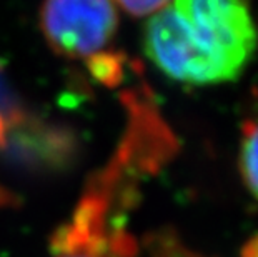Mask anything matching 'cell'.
<instances>
[{
  "instance_id": "cell-1",
  "label": "cell",
  "mask_w": 258,
  "mask_h": 257,
  "mask_svg": "<svg viewBox=\"0 0 258 257\" xmlns=\"http://www.w3.org/2000/svg\"><path fill=\"white\" fill-rule=\"evenodd\" d=\"M256 40L245 0H172L144 29L147 57L167 77L190 85L235 80Z\"/></svg>"
},
{
  "instance_id": "cell-2",
  "label": "cell",
  "mask_w": 258,
  "mask_h": 257,
  "mask_svg": "<svg viewBox=\"0 0 258 257\" xmlns=\"http://www.w3.org/2000/svg\"><path fill=\"white\" fill-rule=\"evenodd\" d=\"M40 27L53 52L84 60L93 79L105 85L123 79L127 59L112 48L118 29L112 0H43Z\"/></svg>"
},
{
  "instance_id": "cell-3",
  "label": "cell",
  "mask_w": 258,
  "mask_h": 257,
  "mask_svg": "<svg viewBox=\"0 0 258 257\" xmlns=\"http://www.w3.org/2000/svg\"><path fill=\"white\" fill-rule=\"evenodd\" d=\"M139 244L90 202L79 200L69 221L50 237L52 257H135Z\"/></svg>"
},
{
  "instance_id": "cell-4",
  "label": "cell",
  "mask_w": 258,
  "mask_h": 257,
  "mask_svg": "<svg viewBox=\"0 0 258 257\" xmlns=\"http://www.w3.org/2000/svg\"><path fill=\"white\" fill-rule=\"evenodd\" d=\"M75 140L62 127L38 119L15 117L7 120L0 152L27 167H62L74 157Z\"/></svg>"
},
{
  "instance_id": "cell-5",
  "label": "cell",
  "mask_w": 258,
  "mask_h": 257,
  "mask_svg": "<svg viewBox=\"0 0 258 257\" xmlns=\"http://www.w3.org/2000/svg\"><path fill=\"white\" fill-rule=\"evenodd\" d=\"M238 171L248 192L258 200V117L248 119L241 129Z\"/></svg>"
},
{
  "instance_id": "cell-6",
  "label": "cell",
  "mask_w": 258,
  "mask_h": 257,
  "mask_svg": "<svg viewBox=\"0 0 258 257\" xmlns=\"http://www.w3.org/2000/svg\"><path fill=\"white\" fill-rule=\"evenodd\" d=\"M148 257H205L195 252L180 240L172 231H158L145 239Z\"/></svg>"
},
{
  "instance_id": "cell-7",
  "label": "cell",
  "mask_w": 258,
  "mask_h": 257,
  "mask_svg": "<svg viewBox=\"0 0 258 257\" xmlns=\"http://www.w3.org/2000/svg\"><path fill=\"white\" fill-rule=\"evenodd\" d=\"M125 12H128L135 17L142 15H153L165 9L172 0H115Z\"/></svg>"
}]
</instances>
